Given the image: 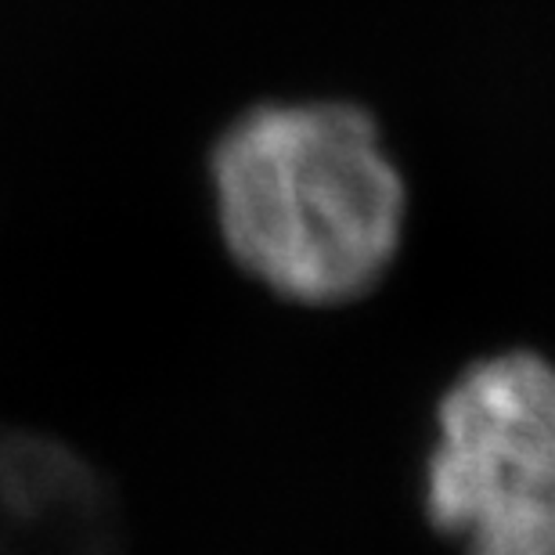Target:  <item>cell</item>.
<instances>
[{
  "mask_svg": "<svg viewBox=\"0 0 555 555\" xmlns=\"http://www.w3.org/2000/svg\"><path fill=\"white\" fill-rule=\"evenodd\" d=\"M203 166L217 246L268 304L343 314L383 293L401 268L412 181L364 105H246L209 138Z\"/></svg>",
  "mask_w": 555,
  "mask_h": 555,
  "instance_id": "cell-1",
  "label": "cell"
},
{
  "mask_svg": "<svg viewBox=\"0 0 555 555\" xmlns=\"http://www.w3.org/2000/svg\"><path fill=\"white\" fill-rule=\"evenodd\" d=\"M418 508L451 555H555V358L480 350L429 404Z\"/></svg>",
  "mask_w": 555,
  "mask_h": 555,
  "instance_id": "cell-2",
  "label": "cell"
}]
</instances>
